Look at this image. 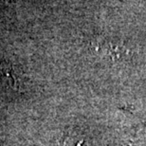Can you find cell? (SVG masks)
Masks as SVG:
<instances>
[{
  "mask_svg": "<svg viewBox=\"0 0 146 146\" xmlns=\"http://www.w3.org/2000/svg\"><path fill=\"white\" fill-rule=\"evenodd\" d=\"M93 48L100 56L108 59L113 62L121 61L127 58V48L119 41H116L108 38H99L93 43Z\"/></svg>",
  "mask_w": 146,
  "mask_h": 146,
  "instance_id": "obj_1",
  "label": "cell"
},
{
  "mask_svg": "<svg viewBox=\"0 0 146 146\" xmlns=\"http://www.w3.org/2000/svg\"><path fill=\"white\" fill-rule=\"evenodd\" d=\"M15 80L14 69L8 61L0 58V86H11Z\"/></svg>",
  "mask_w": 146,
  "mask_h": 146,
  "instance_id": "obj_2",
  "label": "cell"
}]
</instances>
